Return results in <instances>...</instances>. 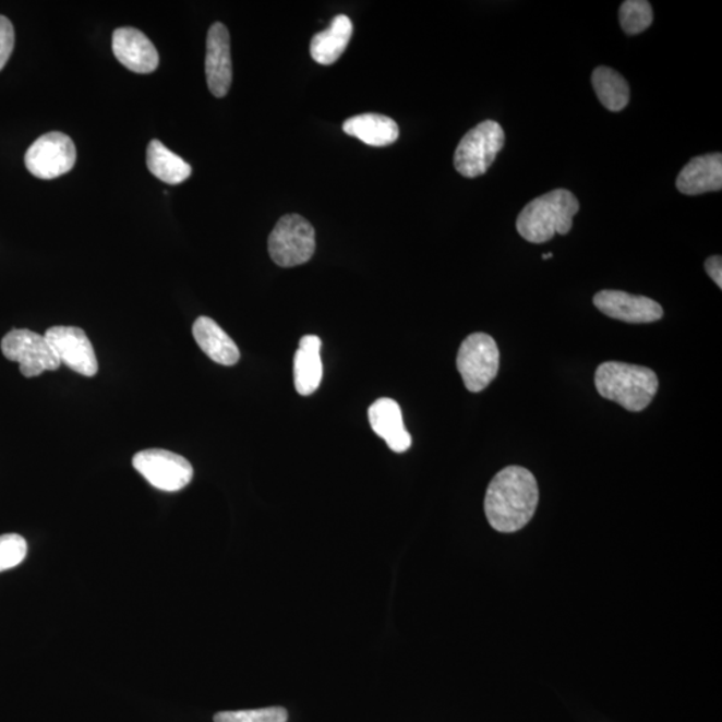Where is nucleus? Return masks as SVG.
<instances>
[{"label": "nucleus", "mask_w": 722, "mask_h": 722, "mask_svg": "<svg viewBox=\"0 0 722 722\" xmlns=\"http://www.w3.org/2000/svg\"><path fill=\"white\" fill-rule=\"evenodd\" d=\"M372 430L394 453H406L412 445L410 432L405 428L404 413L395 400L389 398L377 399L369 410Z\"/></svg>", "instance_id": "4468645a"}, {"label": "nucleus", "mask_w": 722, "mask_h": 722, "mask_svg": "<svg viewBox=\"0 0 722 722\" xmlns=\"http://www.w3.org/2000/svg\"><path fill=\"white\" fill-rule=\"evenodd\" d=\"M268 251L270 258L282 268L303 265L316 251L315 228L303 216H284L272 230Z\"/></svg>", "instance_id": "39448f33"}, {"label": "nucleus", "mask_w": 722, "mask_h": 722, "mask_svg": "<svg viewBox=\"0 0 722 722\" xmlns=\"http://www.w3.org/2000/svg\"><path fill=\"white\" fill-rule=\"evenodd\" d=\"M598 393L631 412L643 411L659 389V377L647 366L606 361L595 372Z\"/></svg>", "instance_id": "f03ea898"}, {"label": "nucleus", "mask_w": 722, "mask_h": 722, "mask_svg": "<svg viewBox=\"0 0 722 722\" xmlns=\"http://www.w3.org/2000/svg\"><path fill=\"white\" fill-rule=\"evenodd\" d=\"M2 353L5 359L20 363L22 375L26 377L43 375L45 371H56L61 365L46 337L28 329H14L5 335Z\"/></svg>", "instance_id": "0eeeda50"}, {"label": "nucleus", "mask_w": 722, "mask_h": 722, "mask_svg": "<svg viewBox=\"0 0 722 722\" xmlns=\"http://www.w3.org/2000/svg\"><path fill=\"white\" fill-rule=\"evenodd\" d=\"M112 52L133 73L151 74L159 64L156 46L137 28H117L112 34Z\"/></svg>", "instance_id": "ddd939ff"}, {"label": "nucleus", "mask_w": 722, "mask_h": 722, "mask_svg": "<svg viewBox=\"0 0 722 722\" xmlns=\"http://www.w3.org/2000/svg\"><path fill=\"white\" fill-rule=\"evenodd\" d=\"M706 270L712 280L722 288V258L721 256L709 257L706 262Z\"/></svg>", "instance_id": "a878e982"}, {"label": "nucleus", "mask_w": 722, "mask_h": 722, "mask_svg": "<svg viewBox=\"0 0 722 722\" xmlns=\"http://www.w3.org/2000/svg\"><path fill=\"white\" fill-rule=\"evenodd\" d=\"M76 161V149L69 135L51 132L34 142L25 156L26 168L40 180H55L69 173Z\"/></svg>", "instance_id": "6e6552de"}, {"label": "nucleus", "mask_w": 722, "mask_h": 722, "mask_svg": "<svg viewBox=\"0 0 722 722\" xmlns=\"http://www.w3.org/2000/svg\"><path fill=\"white\" fill-rule=\"evenodd\" d=\"M205 73L213 96L217 98L227 96L232 85L233 69L229 32L222 23L217 22L209 28L206 39Z\"/></svg>", "instance_id": "f8f14e48"}, {"label": "nucleus", "mask_w": 722, "mask_h": 722, "mask_svg": "<svg viewBox=\"0 0 722 722\" xmlns=\"http://www.w3.org/2000/svg\"><path fill=\"white\" fill-rule=\"evenodd\" d=\"M342 130L351 137H357L370 146L393 145L399 139V127L393 118L382 115H361L349 118Z\"/></svg>", "instance_id": "6ab92c4d"}, {"label": "nucleus", "mask_w": 722, "mask_h": 722, "mask_svg": "<svg viewBox=\"0 0 722 722\" xmlns=\"http://www.w3.org/2000/svg\"><path fill=\"white\" fill-rule=\"evenodd\" d=\"M27 555L25 538L17 534L0 536V571L13 569Z\"/></svg>", "instance_id": "b1692460"}, {"label": "nucleus", "mask_w": 722, "mask_h": 722, "mask_svg": "<svg viewBox=\"0 0 722 722\" xmlns=\"http://www.w3.org/2000/svg\"><path fill=\"white\" fill-rule=\"evenodd\" d=\"M500 348L493 337L472 334L459 348L457 365L470 393H482L494 381L500 371Z\"/></svg>", "instance_id": "423d86ee"}, {"label": "nucleus", "mask_w": 722, "mask_h": 722, "mask_svg": "<svg viewBox=\"0 0 722 722\" xmlns=\"http://www.w3.org/2000/svg\"><path fill=\"white\" fill-rule=\"evenodd\" d=\"M593 301L597 310L603 315L625 323H654L664 316L662 306L645 296L623 291H601L594 296Z\"/></svg>", "instance_id": "9b49d317"}, {"label": "nucleus", "mask_w": 722, "mask_h": 722, "mask_svg": "<svg viewBox=\"0 0 722 722\" xmlns=\"http://www.w3.org/2000/svg\"><path fill=\"white\" fill-rule=\"evenodd\" d=\"M619 23L627 35H637L653 23V10L647 0H627L621 4Z\"/></svg>", "instance_id": "4be33fe9"}, {"label": "nucleus", "mask_w": 722, "mask_h": 722, "mask_svg": "<svg viewBox=\"0 0 722 722\" xmlns=\"http://www.w3.org/2000/svg\"><path fill=\"white\" fill-rule=\"evenodd\" d=\"M540 491L536 477L525 467L503 469L490 482L484 513L491 528L500 532L524 529L534 517Z\"/></svg>", "instance_id": "f257e3e1"}, {"label": "nucleus", "mask_w": 722, "mask_h": 722, "mask_svg": "<svg viewBox=\"0 0 722 722\" xmlns=\"http://www.w3.org/2000/svg\"><path fill=\"white\" fill-rule=\"evenodd\" d=\"M288 712L280 707L252 710H236L220 712L215 715V722H287Z\"/></svg>", "instance_id": "5701e85b"}, {"label": "nucleus", "mask_w": 722, "mask_h": 722, "mask_svg": "<svg viewBox=\"0 0 722 722\" xmlns=\"http://www.w3.org/2000/svg\"><path fill=\"white\" fill-rule=\"evenodd\" d=\"M676 185L678 191L686 195H698L721 191V154H707V156L691 159V161L681 170Z\"/></svg>", "instance_id": "2eb2a0df"}, {"label": "nucleus", "mask_w": 722, "mask_h": 722, "mask_svg": "<svg viewBox=\"0 0 722 722\" xmlns=\"http://www.w3.org/2000/svg\"><path fill=\"white\" fill-rule=\"evenodd\" d=\"M193 336L206 357L221 365H234L240 360L239 347L210 317L201 316L193 324Z\"/></svg>", "instance_id": "dca6fc26"}, {"label": "nucleus", "mask_w": 722, "mask_h": 722, "mask_svg": "<svg viewBox=\"0 0 722 722\" xmlns=\"http://www.w3.org/2000/svg\"><path fill=\"white\" fill-rule=\"evenodd\" d=\"M579 212V203L566 189L541 195L532 200L520 212L517 230L526 241L532 244H543L555 234L565 236L573 228V218Z\"/></svg>", "instance_id": "7ed1b4c3"}, {"label": "nucleus", "mask_w": 722, "mask_h": 722, "mask_svg": "<svg viewBox=\"0 0 722 722\" xmlns=\"http://www.w3.org/2000/svg\"><path fill=\"white\" fill-rule=\"evenodd\" d=\"M133 466L153 488L169 493L186 488L193 479L192 465L167 449L153 448L135 454Z\"/></svg>", "instance_id": "1a4fd4ad"}, {"label": "nucleus", "mask_w": 722, "mask_h": 722, "mask_svg": "<svg viewBox=\"0 0 722 722\" xmlns=\"http://www.w3.org/2000/svg\"><path fill=\"white\" fill-rule=\"evenodd\" d=\"M552 257H553V253L543 254V256H542L543 260H547V258H552Z\"/></svg>", "instance_id": "bb28decb"}, {"label": "nucleus", "mask_w": 722, "mask_h": 722, "mask_svg": "<svg viewBox=\"0 0 722 722\" xmlns=\"http://www.w3.org/2000/svg\"><path fill=\"white\" fill-rule=\"evenodd\" d=\"M147 168L151 173L169 185H179L192 175V167L176 153L170 152L161 141L153 140L147 146Z\"/></svg>", "instance_id": "aec40b11"}, {"label": "nucleus", "mask_w": 722, "mask_h": 722, "mask_svg": "<svg viewBox=\"0 0 722 722\" xmlns=\"http://www.w3.org/2000/svg\"><path fill=\"white\" fill-rule=\"evenodd\" d=\"M594 92L607 110L618 112L629 104L630 88L624 76L611 68H597L591 75Z\"/></svg>", "instance_id": "412c9836"}, {"label": "nucleus", "mask_w": 722, "mask_h": 722, "mask_svg": "<svg viewBox=\"0 0 722 722\" xmlns=\"http://www.w3.org/2000/svg\"><path fill=\"white\" fill-rule=\"evenodd\" d=\"M46 340L50 342L61 364L87 377L97 375L98 361L91 339L79 327H51L47 329Z\"/></svg>", "instance_id": "9d476101"}, {"label": "nucleus", "mask_w": 722, "mask_h": 722, "mask_svg": "<svg viewBox=\"0 0 722 722\" xmlns=\"http://www.w3.org/2000/svg\"><path fill=\"white\" fill-rule=\"evenodd\" d=\"M320 348H322V340L315 335L304 336L300 340L293 364L294 387L300 395H312L322 383L323 363L320 358Z\"/></svg>", "instance_id": "f3484780"}, {"label": "nucleus", "mask_w": 722, "mask_h": 722, "mask_svg": "<svg viewBox=\"0 0 722 722\" xmlns=\"http://www.w3.org/2000/svg\"><path fill=\"white\" fill-rule=\"evenodd\" d=\"M15 46V32L13 23L0 15V70L9 62Z\"/></svg>", "instance_id": "393cba45"}, {"label": "nucleus", "mask_w": 722, "mask_h": 722, "mask_svg": "<svg viewBox=\"0 0 722 722\" xmlns=\"http://www.w3.org/2000/svg\"><path fill=\"white\" fill-rule=\"evenodd\" d=\"M352 21L347 15H337L327 29L318 33L311 40V56L320 64L328 67L342 56L351 43Z\"/></svg>", "instance_id": "a211bd4d"}, {"label": "nucleus", "mask_w": 722, "mask_h": 722, "mask_svg": "<svg viewBox=\"0 0 722 722\" xmlns=\"http://www.w3.org/2000/svg\"><path fill=\"white\" fill-rule=\"evenodd\" d=\"M505 146V132L495 121H484L460 140L455 151L454 165L467 179L483 176Z\"/></svg>", "instance_id": "20e7f679"}]
</instances>
